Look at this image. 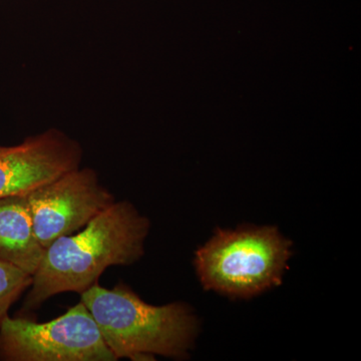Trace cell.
<instances>
[{"instance_id":"obj_1","label":"cell","mask_w":361,"mask_h":361,"mask_svg":"<svg viewBox=\"0 0 361 361\" xmlns=\"http://www.w3.org/2000/svg\"><path fill=\"white\" fill-rule=\"evenodd\" d=\"M149 231V221L132 203L114 202L80 231L45 248L23 312L39 310L58 294L84 293L111 266L133 264L144 255Z\"/></svg>"},{"instance_id":"obj_2","label":"cell","mask_w":361,"mask_h":361,"mask_svg":"<svg viewBox=\"0 0 361 361\" xmlns=\"http://www.w3.org/2000/svg\"><path fill=\"white\" fill-rule=\"evenodd\" d=\"M80 295L118 360H180L193 345L198 322L185 303L151 305L123 283L111 289L97 283Z\"/></svg>"},{"instance_id":"obj_3","label":"cell","mask_w":361,"mask_h":361,"mask_svg":"<svg viewBox=\"0 0 361 361\" xmlns=\"http://www.w3.org/2000/svg\"><path fill=\"white\" fill-rule=\"evenodd\" d=\"M290 247L275 227L219 229L197 250L195 265L207 290L248 298L281 284Z\"/></svg>"},{"instance_id":"obj_4","label":"cell","mask_w":361,"mask_h":361,"mask_svg":"<svg viewBox=\"0 0 361 361\" xmlns=\"http://www.w3.org/2000/svg\"><path fill=\"white\" fill-rule=\"evenodd\" d=\"M1 361H116L94 317L80 301L51 322L25 316L0 322Z\"/></svg>"},{"instance_id":"obj_5","label":"cell","mask_w":361,"mask_h":361,"mask_svg":"<svg viewBox=\"0 0 361 361\" xmlns=\"http://www.w3.org/2000/svg\"><path fill=\"white\" fill-rule=\"evenodd\" d=\"M35 236L44 248L80 231L116 202L96 171L78 168L26 194Z\"/></svg>"},{"instance_id":"obj_6","label":"cell","mask_w":361,"mask_h":361,"mask_svg":"<svg viewBox=\"0 0 361 361\" xmlns=\"http://www.w3.org/2000/svg\"><path fill=\"white\" fill-rule=\"evenodd\" d=\"M80 142L51 129L20 145L0 147V199L30 193L59 176L80 167Z\"/></svg>"},{"instance_id":"obj_7","label":"cell","mask_w":361,"mask_h":361,"mask_svg":"<svg viewBox=\"0 0 361 361\" xmlns=\"http://www.w3.org/2000/svg\"><path fill=\"white\" fill-rule=\"evenodd\" d=\"M44 251L35 236L26 195L0 199V260L33 276Z\"/></svg>"},{"instance_id":"obj_8","label":"cell","mask_w":361,"mask_h":361,"mask_svg":"<svg viewBox=\"0 0 361 361\" xmlns=\"http://www.w3.org/2000/svg\"><path fill=\"white\" fill-rule=\"evenodd\" d=\"M32 284V275L0 260V322L8 316L11 306Z\"/></svg>"}]
</instances>
